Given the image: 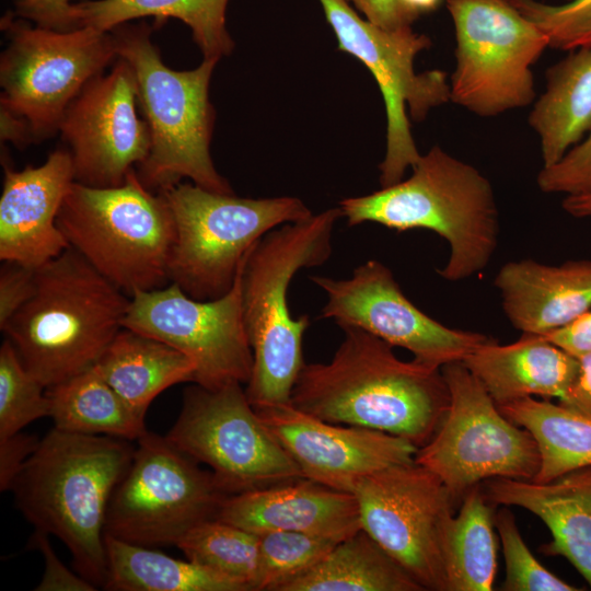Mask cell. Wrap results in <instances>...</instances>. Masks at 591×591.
Segmentation results:
<instances>
[{"instance_id": "cell-1", "label": "cell", "mask_w": 591, "mask_h": 591, "mask_svg": "<svg viewBox=\"0 0 591 591\" xmlns=\"http://www.w3.org/2000/svg\"><path fill=\"white\" fill-rule=\"evenodd\" d=\"M341 329L344 339L329 362L303 366L290 404L328 422L426 444L450 404L441 368L403 361L393 346L361 328Z\"/></svg>"}, {"instance_id": "cell-2", "label": "cell", "mask_w": 591, "mask_h": 591, "mask_svg": "<svg viewBox=\"0 0 591 591\" xmlns=\"http://www.w3.org/2000/svg\"><path fill=\"white\" fill-rule=\"evenodd\" d=\"M128 440L54 427L12 483L15 505L36 531L57 536L76 571L104 587V531L112 494L134 457Z\"/></svg>"}, {"instance_id": "cell-3", "label": "cell", "mask_w": 591, "mask_h": 591, "mask_svg": "<svg viewBox=\"0 0 591 591\" xmlns=\"http://www.w3.org/2000/svg\"><path fill=\"white\" fill-rule=\"evenodd\" d=\"M129 301L68 247L35 269L32 296L0 329L49 389L97 362L124 327Z\"/></svg>"}, {"instance_id": "cell-4", "label": "cell", "mask_w": 591, "mask_h": 591, "mask_svg": "<svg viewBox=\"0 0 591 591\" xmlns=\"http://www.w3.org/2000/svg\"><path fill=\"white\" fill-rule=\"evenodd\" d=\"M413 174L372 194L339 202L349 227L375 222L396 231L427 229L447 240L448 263L437 273L448 281L467 279L490 262L499 236L493 186L475 166L433 146Z\"/></svg>"}, {"instance_id": "cell-5", "label": "cell", "mask_w": 591, "mask_h": 591, "mask_svg": "<svg viewBox=\"0 0 591 591\" xmlns=\"http://www.w3.org/2000/svg\"><path fill=\"white\" fill-rule=\"evenodd\" d=\"M339 207L285 223L248 251L241 270L244 323L253 351L245 393L253 407L290 403L293 384L305 364L306 314L291 316L287 292L302 268L322 265L332 254Z\"/></svg>"}, {"instance_id": "cell-6", "label": "cell", "mask_w": 591, "mask_h": 591, "mask_svg": "<svg viewBox=\"0 0 591 591\" xmlns=\"http://www.w3.org/2000/svg\"><path fill=\"white\" fill-rule=\"evenodd\" d=\"M109 32L117 58L135 72L138 105L150 130L149 154L136 170L141 183L159 193L189 178L207 190L234 194L210 155L216 114L209 84L218 60L204 59L195 69L176 71L163 62L148 23L127 22Z\"/></svg>"}, {"instance_id": "cell-7", "label": "cell", "mask_w": 591, "mask_h": 591, "mask_svg": "<svg viewBox=\"0 0 591 591\" xmlns=\"http://www.w3.org/2000/svg\"><path fill=\"white\" fill-rule=\"evenodd\" d=\"M57 225L69 247L127 296L170 283L173 215L163 194L148 189L136 169L116 187L73 182Z\"/></svg>"}, {"instance_id": "cell-8", "label": "cell", "mask_w": 591, "mask_h": 591, "mask_svg": "<svg viewBox=\"0 0 591 591\" xmlns=\"http://www.w3.org/2000/svg\"><path fill=\"white\" fill-rule=\"evenodd\" d=\"M159 193L175 223L169 280L201 301L231 290L248 251L265 234L312 216L296 197L241 198L194 183H177Z\"/></svg>"}, {"instance_id": "cell-9", "label": "cell", "mask_w": 591, "mask_h": 591, "mask_svg": "<svg viewBox=\"0 0 591 591\" xmlns=\"http://www.w3.org/2000/svg\"><path fill=\"white\" fill-rule=\"evenodd\" d=\"M8 46L0 56V109L20 118L32 144L59 132L63 114L84 85L117 57L111 32L56 31L15 16L1 19Z\"/></svg>"}, {"instance_id": "cell-10", "label": "cell", "mask_w": 591, "mask_h": 591, "mask_svg": "<svg viewBox=\"0 0 591 591\" xmlns=\"http://www.w3.org/2000/svg\"><path fill=\"white\" fill-rule=\"evenodd\" d=\"M456 46L450 101L480 117L526 107L535 100L532 66L546 35L510 0H447Z\"/></svg>"}, {"instance_id": "cell-11", "label": "cell", "mask_w": 591, "mask_h": 591, "mask_svg": "<svg viewBox=\"0 0 591 591\" xmlns=\"http://www.w3.org/2000/svg\"><path fill=\"white\" fill-rule=\"evenodd\" d=\"M450 404L439 428L415 461L436 474L455 503L480 482L533 480L540 453L533 436L508 419L462 361L441 368Z\"/></svg>"}, {"instance_id": "cell-12", "label": "cell", "mask_w": 591, "mask_h": 591, "mask_svg": "<svg viewBox=\"0 0 591 591\" xmlns=\"http://www.w3.org/2000/svg\"><path fill=\"white\" fill-rule=\"evenodd\" d=\"M338 48L357 57L371 71L383 95L386 112V151L380 164L382 187L403 179L420 158L407 115L425 119L450 101L448 74L439 69L416 72L415 59L428 49L430 38L410 26L385 30L362 19L347 0H318Z\"/></svg>"}, {"instance_id": "cell-13", "label": "cell", "mask_w": 591, "mask_h": 591, "mask_svg": "<svg viewBox=\"0 0 591 591\" xmlns=\"http://www.w3.org/2000/svg\"><path fill=\"white\" fill-rule=\"evenodd\" d=\"M227 497L210 471L148 431L112 494L104 534L147 547L177 545L195 525L216 519Z\"/></svg>"}, {"instance_id": "cell-14", "label": "cell", "mask_w": 591, "mask_h": 591, "mask_svg": "<svg viewBox=\"0 0 591 591\" xmlns=\"http://www.w3.org/2000/svg\"><path fill=\"white\" fill-rule=\"evenodd\" d=\"M165 437L207 464L228 496L303 478L239 382L186 389L181 413Z\"/></svg>"}, {"instance_id": "cell-15", "label": "cell", "mask_w": 591, "mask_h": 591, "mask_svg": "<svg viewBox=\"0 0 591 591\" xmlns=\"http://www.w3.org/2000/svg\"><path fill=\"white\" fill-rule=\"evenodd\" d=\"M361 529L424 590L447 591L444 543L455 501L441 479L415 460L360 478Z\"/></svg>"}, {"instance_id": "cell-16", "label": "cell", "mask_w": 591, "mask_h": 591, "mask_svg": "<svg viewBox=\"0 0 591 591\" xmlns=\"http://www.w3.org/2000/svg\"><path fill=\"white\" fill-rule=\"evenodd\" d=\"M241 270L231 290L213 300H196L172 282L136 291L123 326L186 355L195 363L194 383L198 385L216 389L232 382L246 384L253 351L243 316Z\"/></svg>"}, {"instance_id": "cell-17", "label": "cell", "mask_w": 591, "mask_h": 591, "mask_svg": "<svg viewBox=\"0 0 591 591\" xmlns=\"http://www.w3.org/2000/svg\"><path fill=\"white\" fill-rule=\"evenodd\" d=\"M311 280L327 297L320 317L333 320L340 328H361L436 368L462 361L489 339L428 316L405 297L391 269L379 260L358 266L347 279L312 276Z\"/></svg>"}, {"instance_id": "cell-18", "label": "cell", "mask_w": 591, "mask_h": 591, "mask_svg": "<svg viewBox=\"0 0 591 591\" xmlns=\"http://www.w3.org/2000/svg\"><path fill=\"white\" fill-rule=\"evenodd\" d=\"M131 66L118 58L111 71L91 79L67 107L59 128L73 164L74 182L116 187L148 157L149 126L137 114Z\"/></svg>"}, {"instance_id": "cell-19", "label": "cell", "mask_w": 591, "mask_h": 591, "mask_svg": "<svg viewBox=\"0 0 591 591\" xmlns=\"http://www.w3.org/2000/svg\"><path fill=\"white\" fill-rule=\"evenodd\" d=\"M302 477L350 493L373 472L415 460L410 441L379 430L333 424L290 403L254 407Z\"/></svg>"}, {"instance_id": "cell-20", "label": "cell", "mask_w": 591, "mask_h": 591, "mask_svg": "<svg viewBox=\"0 0 591 591\" xmlns=\"http://www.w3.org/2000/svg\"><path fill=\"white\" fill-rule=\"evenodd\" d=\"M2 164L0 259L38 268L69 247L57 216L74 182L71 154L59 148L42 165L21 171Z\"/></svg>"}, {"instance_id": "cell-21", "label": "cell", "mask_w": 591, "mask_h": 591, "mask_svg": "<svg viewBox=\"0 0 591 591\" xmlns=\"http://www.w3.org/2000/svg\"><path fill=\"white\" fill-rule=\"evenodd\" d=\"M216 519L257 535L293 531L343 541L361 530L352 494L306 478L230 495Z\"/></svg>"}, {"instance_id": "cell-22", "label": "cell", "mask_w": 591, "mask_h": 591, "mask_svg": "<svg viewBox=\"0 0 591 591\" xmlns=\"http://www.w3.org/2000/svg\"><path fill=\"white\" fill-rule=\"evenodd\" d=\"M483 489L496 505L521 507L538 517L552 534L543 553L568 559L591 588V466L545 483L490 478Z\"/></svg>"}, {"instance_id": "cell-23", "label": "cell", "mask_w": 591, "mask_h": 591, "mask_svg": "<svg viewBox=\"0 0 591 591\" xmlns=\"http://www.w3.org/2000/svg\"><path fill=\"white\" fill-rule=\"evenodd\" d=\"M495 286L513 327L546 334L591 309V260L558 266L533 259L509 262L496 275Z\"/></svg>"}, {"instance_id": "cell-24", "label": "cell", "mask_w": 591, "mask_h": 591, "mask_svg": "<svg viewBox=\"0 0 591 591\" xmlns=\"http://www.w3.org/2000/svg\"><path fill=\"white\" fill-rule=\"evenodd\" d=\"M462 362L497 405L533 396L561 401L579 371L578 358L526 333L508 345L489 338Z\"/></svg>"}, {"instance_id": "cell-25", "label": "cell", "mask_w": 591, "mask_h": 591, "mask_svg": "<svg viewBox=\"0 0 591 591\" xmlns=\"http://www.w3.org/2000/svg\"><path fill=\"white\" fill-rule=\"evenodd\" d=\"M545 78V91L529 114L543 167L558 162L591 130V46L570 50L547 68Z\"/></svg>"}, {"instance_id": "cell-26", "label": "cell", "mask_w": 591, "mask_h": 591, "mask_svg": "<svg viewBox=\"0 0 591 591\" xmlns=\"http://www.w3.org/2000/svg\"><path fill=\"white\" fill-rule=\"evenodd\" d=\"M106 383L141 417L165 389L194 382L195 363L159 339L123 327L94 364Z\"/></svg>"}, {"instance_id": "cell-27", "label": "cell", "mask_w": 591, "mask_h": 591, "mask_svg": "<svg viewBox=\"0 0 591 591\" xmlns=\"http://www.w3.org/2000/svg\"><path fill=\"white\" fill-rule=\"evenodd\" d=\"M229 0H84L72 3L68 31L92 27L108 32L115 26L153 16L157 22L174 18L185 23L204 55L219 60L234 47L225 25Z\"/></svg>"}, {"instance_id": "cell-28", "label": "cell", "mask_w": 591, "mask_h": 591, "mask_svg": "<svg viewBox=\"0 0 591 591\" xmlns=\"http://www.w3.org/2000/svg\"><path fill=\"white\" fill-rule=\"evenodd\" d=\"M362 529L337 543L314 567L279 591H422Z\"/></svg>"}, {"instance_id": "cell-29", "label": "cell", "mask_w": 591, "mask_h": 591, "mask_svg": "<svg viewBox=\"0 0 591 591\" xmlns=\"http://www.w3.org/2000/svg\"><path fill=\"white\" fill-rule=\"evenodd\" d=\"M111 591H247L220 573L104 534Z\"/></svg>"}, {"instance_id": "cell-30", "label": "cell", "mask_w": 591, "mask_h": 591, "mask_svg": "<svg viewBox=\"0 0 591 591\" xmlns=\"http://www.w3.org/2000/svg\"><path fill=\"white\" fill-rule=\"evenodd\" d=\"M57 429L128 441L148 432L139 416L100 375L95 367L47 389Z\"/></svg>"}, {"instance_id": "cell-31", "label": "cell", "mask_w": 591, "mask_h": 591, "mask_svg": "<svg viewBox=\"0 0 591 591\" xmlns=\"http://www.w3.org/2000/svg\"><path fill=\"white\" fill-rule=\"evenodd\" d=\"M512 422L526 429L540 453L533 480L545 483L591 466V418L547 399L524 397L498 405Z\"/></svg>"}, {"instance_id": "cell-32", "label": "cell", "mask_w": 591, "mask_h": 591, "mask_svg": "<svg viewBox=\"0 0 591 591\" xmlns=\"http://www.w3.org/2000/svg\"><path fill=\"white\" fill-rule=\"evenodd\" d=\"M494 515L479 485L462 498L444 543L447 591H490L497 571Z\"/></svg>"}, {"instance_id": "cell-33", "label": "cell", "mask_w": 591, "mask_h": 591, "mask_svg": "<svg viewBox=\"0 0 591 591\" xmlns=\"http://www.w3.org/2000/svg\"><path fill=\"white\" fill-rule=\"evenodd\" d=\"M195 564L256 591L259 537L219 519L190 529L176 545Z\"/></svg>"}, {"instance_id": "cell-34", "label": "cell", "mask_w": 591, "mask_h": 591, "mask_svg": "<svg viewBox=\"0 0 591 591\" xmlns=\"http://www.w3.org/2000/svg\"><path fill=\"white\" fill-rule=\"evenodd\" d=\"M256 591H279L289 580L317 565L339 543L334 537L293 531L258 535Z\"/></svg>"}, {"instance_id": "cell-35", "label": "cell", "mask_w": 591, "mask_h": 591, "mask_svg": "<svg viewBox=\"0 0 591 591\" xmlns=\"http://www.w3.org/2000/svg\"><path fill=\"white\" fill-rule=\"evenodd\" d=\"M50 416L47 389L23 366L12 344L0 347V439Z\"/></svg>"}, {"instance_id": "cell-36", "label": "cell", "mask_w": 591, "mask_h": 591, "mask_svg": "<svg viewBox=\"0 0 591 591\" xmlns=\"http://www.w3.org/2000/svg\"><path fill=\"white\" fill-rule=\"evenodd\" d=\"M506 566L502 590L507 591H576L547 570L524 543L512 512L505 506L494 517Z\"/></svg>"}, {"instance_id": "cell-37", "label": "cell", "mask_w": 591, "mask_h": 591, "mask_svg": "<svg viewBox=\"0 0 591 591\" xmlns=\"http://www.w3.org/2000/svg\"><path fill=\"white\" fill-rule=\"evenodd\" d=\"M510 2L546 35L549 48L591 46V0H569L558 5L537 0Z\"/></svg>"}, {"instance_id": "cell-38", "label": "cell", "mask_w": 591, "mask_h": 591, "mask_svg": "<svg viewBox=\"0 0 591 591\" xmlns=\"http://www.w3.org/2000/svg\"><path fill=\"white\" fill-rule=\"evenodd\" d=\"M536 183L546 194L591 193V130L558 162L541 169Z\"/></svg>"}, {"instance_id": "cell-39", "label": "cell", "mask_w": 591, "mask_h": 591, "mask_svg": "<svg viewBox=\"0 0 591 591\" xmlns=\"http://www.w3.org/2000/svg\"><path fill=\"white\" fill-rule=\"evenodd\" d=\"M3 263L0 270V327L32 296L36 269L13 262Z\"/></svg>"}, {"instance_id": "cell-40", "label": "cell", "mask_w": 591, "mask_h": 591, "mask_svg": "<svg viewBox=\"0 0 591 591\" xmlns=\"http://www.w3.org/2000/svg\"><path fill=\"white\" fill-rule=\"evenodd\" d=\"M31 544L42 552L45 559V572L37 586L38 591H93L91 582L71 572L60 561L48 542V534L35 531Z\"/></svg>"}, {"instance_id": "cell-41", "label": "cell", "mask_w": 591, "mask_h": 591, "mask_svg": "<svg viewBox=\"0 0 591 591\" xmlns=\"http://www.w3.org/2000/svg\"><path fill=\"white\" fill-rule=\"evenodd\" d=\"M40 439L18 432L0 439V489L10 490L24 463L35 451Z\"/></svg>"}, {"instance_id": "cell-42", "label": "cell", "mask_w": 591, "mask_h": 591, "mask_svg": "<svg viewBox=\"0 0 591 591\" xmlns=\"http://www.w3.org/2000/svg\"><path fill=\"white\" fill-rule=\"evenodd\" d=\"M15 16L33 22L35 25L68 31L70 0H13Z\"/></svg>"}, {"instance_id": "cell-43", "label": "cell", "mask_w": 591, "mask_h": 591, "mask_svg": "<svg viewBox=\"0 0 591 591\" xmlns=\"http://www.w3.org/2000/svg\"><path fill=\"white\" fill-rule=\"evenodd\" d=\"M352 2L366 19L385 30L410 26L418 16L410 12L401 0H347Z\"/></svg>"}, {"instance_id": "cell-44", "label": "cell", "mask_w": 591, "mask_h": 591, "mask_svg": "<svg viewBox=\"0 0 591 591\" xmlns=\"http://www.w3.org/2000/svg\"><path fill=\"white\" fill-rule=\"evenodd\" d=\"M542 336L576 358L591 352V309L567 325Z\"/></svg>"}, {"instance_id": "cell-45", "label": "cell", "mask_w": 591, "mask_h": 591, "mask_svg": "<svg viewBox=\"0 0 591 591\" xmlns=\"http://www.w3.org/2000/svg\"><path fill=\"white\" fill-rule=\"evenodd\" d=\"M579 371L559 403L591 418V352L578 358Z\"/></svg>"}, {"instance_id": "cell-46", "label": "cell", "mask_w": 591, "mask_h": 591, "mask_svg": "<svg viewBox=\"0 0 591 591\" xmlns=\"http://www.w3.org/2000/svg\"><path fill=\"white\" fill-rule=\"evenodd\" d=\"M561 206L575 218H591V193L565 196Z\"/></svg>"}, {"instance_id": "cell-47", "label": "cell", "mask_w": 591, "mask_h": 591, "mask_svg": "<svg viewBox=\"0 0 591 591\" xmlns=\"http://www.w3.org/2000/svg\"><path fill=\"white\" fill-rule=\"evenodd\" d=\"M410 12L418 15L421 12L433 10L440 0H401Z\"/></svg>"}]
</instances>
